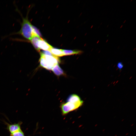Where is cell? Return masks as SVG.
Returning a JSON list of instances; mask_svg holds the SVG:
<instances>
[{
  "label": "cell",
  "mask_w": 136,
  "mask_h": 136,
  "mask_svg": "<svg viewBox=\"0 0 136 136\" xmlns=\"http://www.w3.org/2000/svg\"><path fill=\"white\" fill-rule=\"evenodd\" d=\"M39 59L40 65L49 70L52 69L59 62V58L54 55H45L40 52Z\"/></svg>",
  "instance_id": "1"
},
{
  "label": "cell",
  "mask_w": 136,
  "mask_h": 136,
  "mask_svg": "<svg viewBox=\"0 0 136 136\" xmlns=\"http://www.w3.org/2000/svg\"><path fill=\"white\" fill-rule=\"evenodd\" d=\"M21 28L16 33L21 35L26 39L30 40L33 36L32 25L28 19V14L22 17Z\"/></svg>",
  "instance_id": "2"
},
{
  "label": "cell",
  "mask_w": 136,
  "mask_h": 136,
  "mask_svg": "<svg viewBox=\"0 0 136 136\" xmlns=\"http://www.w3.org/2000/svg\"><path fill=\"white\" fill-rule=\"evenodd\" d=\"M83 103V101L82 100L77 103L67 102L62 104L61 106V109L62 115H66L69 112L77 109L82 106Z\"/></svg>",
  "instance_id": "3"
},
{
  "label": "cell",
  "mask_w": 136,
  "mask_h": 136,
  "mask_svg": "<svg viewBox=\"0 0 136 136\" xmlns=\"http://www.w3.org/2000/svg\"><path fill=\"white\" fill-rule=\"evenodd\" d=\"M22 124V122L21 121L12 124L6 123L7 129L10 133H14L21 129V125Z\"/></svg>",
  "instance_id": "4"
},
{
  "label": "cell",
  "mask_w": 136,
  "mask_h": 136,
  "mask_svg": "<svg viewBox=\"0 0 136 136\" xmlns=\"http://www.w3.org/2000/svg\"><path fill=\"white\" fill-rule=\"evenodd\" d=\"M37 45L40 49H41L45 51H49L53 47L45 40L41 38L38 41Z\"/></svg>",
  "instance_id": "5"
},
{
  "label": "cell",
  "mask_w": 136,
  "mask_h": 136,
  "mask_svg": "<svg viewBox=\"0 0 136 136\" xmlns=\"http://www.w3.org/2000/svg\"><path fill=\"white\" fill-rule=\"evenodd\" d=\"M49 51L53 55L57 57L62 56L65 55L62 49L55 48L53 47Z\"/></svg>",
  "instance_id": "6"
},
{
  "label": "cell",
  "mask_w": 136,
  "mask_h": 136,
  "mask_svg": "<svg viewBox=\"0 0 136 136\" xmlns=\"http://www.w3.org/2000/svg\"><path fill=\"white\" fill-rule=\"evenodd\" d=\"M82 100L78 95L75 94L71 95L68 97L67 100V102L72 103L78 102Z\"/></svg>",
  "instance_id": "7"
},
{
  "label": "cell",
  "mask_w": 136,
  "mask_h": 136,
  "mask_svg": "<svg viewBox=\"0 0 136 136\" xmlns=\"http://www.w3.org/2000/svg\"><path fill=\"white\" fill-rule=\"evenodd\" d=\"M41 38L37 36H33L31 39L30 40L31 42L35 48L38 51H39L40 49L38 48L37 45V43L38 41L40 40Z\"/></svg>",
  "instance_id": "8"
},
{
  "label": "cell",
  "mask_w": 136,
  "mask_h": 136,
  "mask_svg": "<svg viewBox=\"0 0 136 136\" xmlns=\"http://www.w3.org/2000/svg\"><path fill=\"white\" fill-rule=\"evenodd\" d=\"M52 70L55 75L57 76H59L63 74V71L58 64L54 66L52 69Z\"/></svg>",
  "instance_id": "9"
},
{
  "label": "cell",
  "mask_w": 136,
  "mask_h": 136,
  "mask_svg": "<svg viewBox=\"0 0 136 136\" xmlns=\"http://www.w3.org/2000/svg\"><path fill=\"white\" fill-rule=\"evenodd\" d=\"M62 50L64 53L65 55L80 54L82 52V51L78 50Z\"/></svg>",
  "instance_id": "10"
},
{
  "label": "cell",
  "mask_w": 136,
  "mask_h": 136,
  "mask_svg": "<svg viewBox=\"0 0 136 136\" xmlns=\"http://www.w3.org/2000/svg\"><path fill=\"white\" fill-rule=\"evenodd\" d=\"M32 27L33 36H37L40 37H42L41 33L37 28L33 25L32 26Z\"/></svg>",
  "instance_id": "11"
},
{
  "label": "cell",
  "mask_w": 136,
  "mask_h": 136,
  "mask_svg": "<svg viewBox=\"0 0 136 136\" xmlns=\"http://www.w3.org/2000/svg\"><path fill=\"white\" fill-rule=\"evenodd\" d=\"M10 136H25L21 129L14 133H10Z\"/></svg>",
  "instance_id": "12"
},
{
  "label": "cell",
  "mask_w": 136,
  "mask_h": 136,
  "mask_svg": "<svg viewBox=\"0 0 136 136\" xmlns=\"http://www.w3.org/2000/svg\"><path fill=\"white\" fill-rule=\"evenodd\" d=\"M41 53L42 54L45 55H53L51 52L48 51H43L42 52H41Z\"/></svg>",
  "instance_id": "13"
},
{
  "label": "cell",
  "mask_w": 136,
  "mask_h": 136,
  "mask_svg": "<svg viewBox=\"0 0 136 136\" xmlns=\"http://www.w3.org/2000/svg\"><path fill=\"white\" fill-rule=\"evenodd\" d=\"M123 66V65L121 62H119L117 64V67L118 69L121 70Z\"/></svg>",
  "instance_id": "14"
}]
</instances>
